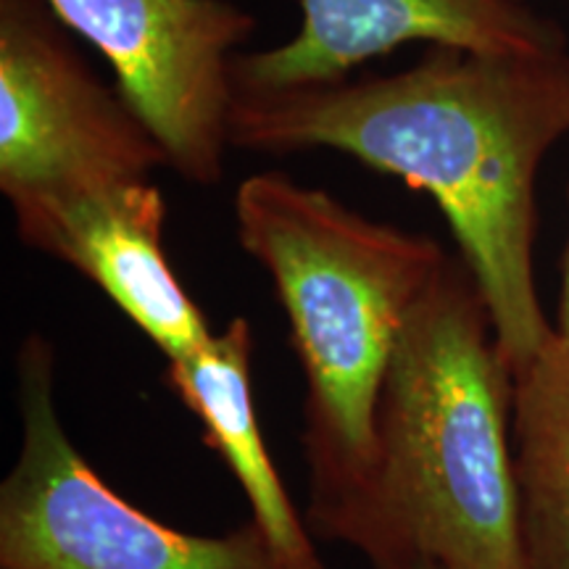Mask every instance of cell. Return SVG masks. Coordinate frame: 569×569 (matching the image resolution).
<instances>
[{
	"instance_id": "6da1fadb",
	"label": "cell",
	"mask_w": 569,
	"mask_h": 569,
	"mask_svg": "<svg viewBox=\"0 0 569 569\" xmlns=\"http://www.w3.org/2000/svg\"><path fill=\"white\" fill-rule=\"evenodd\" d=\"M569 132V53L430 46L396 74L234 92L232 148H330L422 190L443 211L488 306L498 348L522 369L557 332L532 269L536 180Z\"/></svg>"
},
{
	"instance_id": "7a4b0ae2",
	"label": "cell",
	"mask_w": 569,
	"mask_h": 569,
	"mask_svg": "<svg viewBox=\"0 0 569 569\" xmlns=\"http://www.w3.org/2000/svg\"><path fill=\"white\" fill-rule=\"evenodd\" d=\"M511 393L488 306L448 259L390 356L367 478L319 530L372 569H525Z\"/></svg>"
},
{
	"instance_id": "3957f363",
	"label": "cell",
	"mask_w": 569,
	"mask_h": 569,
	"mask_svg": "<svg viewBox=\"0 0 569 569\" xmlns=\"http://www.w3.org/2000/svg\"><path fill=\"white\" fill-rule=\"evenodd\" d=\"M238 240L272 277L306 375L317 525L361 488L375 415L403 325L448 256L319 188L259 172L234 190Z\"/></svg>"
},
{
	"instance_id": "277c9868",
	"label": "cell",
	"mask_w": 569,
	"mask_h": 569,
	"mask_svg": "<svg viewBox=\"0 0 569 569\" xmlns=\"http://www.w3.org/2000/svg\"><path fill=\"white\" fill-rule=\"evenodd\" d=\"M17 377L21 451L0 486V569H284L253 519L193 536L113 493L63 430L40 336L21 346Z\"/></svg>"
},
{
	"instance_id": "5b68a950",
	"label": "cell",
	"mask_w": 569,
	"mask_h": 569,
	"mask_svg": "<svg viewBox=\"0 0 569 569\" xmlns=\"http://www.w3.org/2000/svg\"><path fill=\"white\" fill-rule=\"evenodd\" d=\"M169 169L119 88L92 74L48 0H0V193L9 206Z\"/></svg>"
},
{
	"instance_id": "8992f818",
	"label": "cell",
	"mask_w": 569,
	"mask_h": 569,
	"mask_svg": "<svg viewBox=\"0 0 569 569\" xmlns=\"http://www.w3.org/2000/svg\"><path fill=\"white\" fill-rule=\"evenodd\" d=\"M96 46L117 88L161 142L169 169L211 188L224 177L234 59L256 17L232 0H48Z\"/></svg>"
},
{
	"instance_id": "52a82bcc",
	"label": "cell",
	"mask_w": 569,
	"mask_h": 569,
	"mask_svg": "<svg viewBox=\"0 0 569 569\" xmlns=\"http://www.w3.org/2000/svg\"><path fill=\"white\" fill-rule=\"evenodd\" d=\"M19 238L88 277L169 361L213 332L163 251L167 198L151 177L11 206Z\"/></svg>"
},
{
	"instance_id": "ba28073f",
	"label": "cell",
	"mask_w": 569,
	"mask_h": 569,
	"mask_svg": "<svg viewBox=\"0 0 569 569\" xmlns=\"http://www.w3.org/2000/svg\"><path fill=\"white\" fill-rule=\"evenodd\" d=\"M407 42L475 53L565 51V32L522 0H301V27L282 46L238 53L234 92L340 82Z\"/></svg>"
},
{
	"instance_id": "9c48e42d",
	"label": "cell",
	"mask_w": 569,
	"mask_h": 569,
	"mask_svg": "<svg viewBox=\"0 0 569 569\" xmlns=\"http://www.w3.org/2000/svg\"><path fill=\"white\" fill-rule=\"evenodd\" d=\"M251 325L238 317L198 351L169 361L167 380L201 419L206 440L246 490L253 522L264 532L284 569H311L319 561L309 530L282 486L261 438L251 393Z\"/></svg>"
},
{
	"instance_id": "30bf717a",
	"label": "cell",
	"mask_w": 569,
	"mask_h": 569,
	"mask_svg": "<svg viewBox=\"0 0 569 569\" xmlns=\"http://www.w3.org/2000/svg\"><path fill=\"white\" fill-rule=\"evenodd\" d=\"M511 453L525 569H569V338L515 372Z\"/></svg>"
},
{
	"instance_id": "8fae6325",
	"label": "cell",
	"mask_w": 569,
	"mask_h": 569,
	"mask_svg": "<svg viewBox=\"0 0 569 569\" xmlns=\"http://www.w3.org/2000/svg\"><path fill=\"white\" fill-rule=\"evenodd\" d=\"M557 332H561V336L569 338V246H567V259H565V282H561Z\"/></svg>"
},
{
	"instance_id": "7c38bea8",
	"label": "cell",
	"mask_w": 569,
	"mask_h": 569,
	"mask_svg": "<svg viewBox=\"0 0 569 569\" xmlns=\"http://www.w3.org/2000/svg\"><path fill=\"white\" fill-rule=\"evenodd\" d=\"M386 569H436V567H427V565H398V567H386Z\"/></svg>"
},
{
	"instance_id": "4fadbf2b",
	"label": "cell",
	"mask_w": 569,
	"mask_h": 569,
	"mask_svg": "<svg viewBox=\"0 0 569 569\" xmlns=\"http://www.w3.org/2000/svg\"><path fill=\"white\" fill-rule=\"evenodd\" d=\"M311 569H325V565H322V561H317V565H315V567H311Z\"/></svg>"
}]
</instances>
